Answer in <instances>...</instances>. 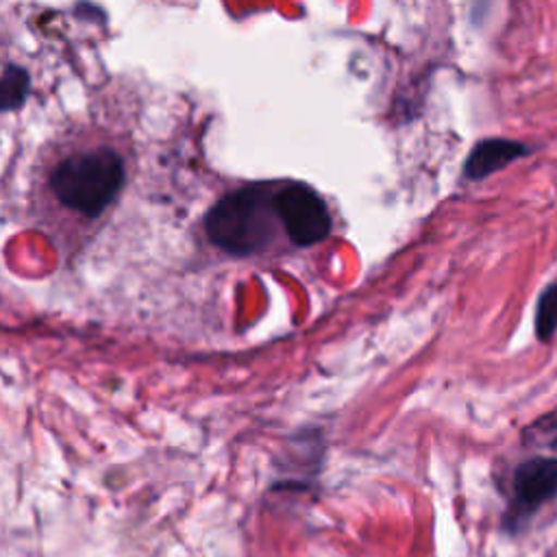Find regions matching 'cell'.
<instances>
[{"label":"cell","instance_id":"obj_6","mask_svg":"<svg viewBox=\"0 0 557 557\" xmlns=\"http://www.w3.org/2000/svg\"><path fill=\"white\" fill-rule=\"evenodd\" d=\"M557 333V283L544 287L535 305V335L540 342L553 339Z\"/></svg>","mask_w":557,"mask_h":557},{"label":"cell","instance_id":"obj_7","mask_svg":"<svg viewBox=\"0 0 557 557\" xmlns=\"http://www.w3.org/2000/svg\"><path fill=\"white\" fill-rule=\"evenodd\" d=\"M524 442L529 446H537V448H557V409L540 416L537 420H533L524 433H522Z\"/></svg>","mask_w":557,"mask_h":557},{"label":"cell","instance_id":"obj_5","mask_svg":"<svg viewBox=\"0 0 557 557\" xmlns=\"http://www.w3.org/2000/svg\"><path fill=\"white\" fill-rule=\"evenodd\" d=\"M524 152H527V148L522 144H516V141H507V139L481 141L470 152V157L466 161V176L468 178H483V176L505 168L513 159L522 157Z\"/></svg>","mask_w":557,"mask_h":557},{"label":"cell","instance_id":"obj_2","mask_svg":"<svg viewBox=\"0 0 557 557\" xmlns=\"http://www.w3.org/2000/svg\"><path fill=\"white\" fill-rule=\"evenodd\" d=\"M276 194L278 185L255 183L222 196L205 218L209 242L235 257L261 252L281 222Z\"/></svg>","mask_w":557,"mask_h":557},{"label":"cell","instance_id":"obj_3","mask_svg":"<svg viewBox=\"0 0 557 557\" xmlns=\"http://www.w3.org/2000/svg\"><path fill=\"white\" fill-rule=\"evenodd\" d=\"M276 207L281 226L296 246H311L331 233V213L318 191L302 183L278 187Z\"/></svg>","mask_w":557,"mask_h":557},{"label":"cell","instance_id":"obj_1","mask_svg":"<svg viewBox=\"0 0 557 557\" xmlns=\"http://www.w3.org/2000/svg\"><path fill=\"white\" fill-rule=\"evenodd\" d=\"M46 174L52 198L67 211L96 220L117 198L126 181L122 146L87 128L57 141Z\"/></svg>","mask_w":557,"mask_h":557},{"label":"cell","instance_id":"obj_4","mask_svg":"<svg viewBox=\"0 0 557 557\" xmlns=\"http://www.w3.org/2000/svg\"><path fill=\"white\" fill-rule=\"evenodd\" d=\"M557 496V457H533L513 468L511 505L507 511L509 529H518L542 505Z\"/></svg>","mask_w":557,"mask_h":557},{"label":"cell","instance_id":"obj_8","mask_svg":"<svg viewBox=\"0 0 557 557\" xmlns=\"http://www.w3.org/2000/svg\"><path fill=\"white\" fill-rule=\"evenodd\" d=\"M26 91V74L22 70L9 67L2 78V104L4 109L15 107L22 100V94Z\"/></svg>","mask_w":557,"mask_h":557}]
</instances>
